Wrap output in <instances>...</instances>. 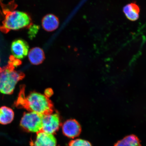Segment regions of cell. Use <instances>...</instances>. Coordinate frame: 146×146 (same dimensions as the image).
Masks as SVG:
<instances>
[{
	"mask_svg": "<svg viewBox=\"0 0 146 146\" xmlns=\"http://www.w3.org/2000/svg\"><path fill=\"white\" fill-rule=\"evenodd\" d=\"M25 91V87H21L19 96L14 103V106L42 115L52 113L53 106L48 98L36 92H31L26 96Z\"/></svg>",
	"mask_w": 146,
	"mask_h": 146,
	"instance_id": "obj_1",
	"label": "cell"
},
{
	"mask_svg": "<svg viewBox=\"0 0 146 146\" xmlns=\"http://www.w3.org/2000/svg\"><path fill=\"white\" fill-rule=\"evenodd\" d=\"M3 9L4 19L0 25V31L7 33L11 30H16L25 27H29L32 25L31 16L26 13L19 11H11L10 7L5 6L1 2Z\"/></svg>",
	"mask_w": 146,
	"mask_h": 146,
	"instance_id": "obj_2",
	"label": "cell"
},
{
	"mask_svg": "<svg viewBox=\"0 0 146 146\" xmlns=\"http://www.w3.org/2000/svg\"><path fill=\"white\" fill-rule=\"evenodd\" d=\"M15 67L9 60L6 66L0 67V92L2 94H12L18 82L24 78L25 74L16 71Z\"/></svg>",
	"mask_w": 146,
	"mask_h": 146,
	"instance_id": "obj_3",
	"label": "cell"
},
{
	"mask_svg": "<svg viewBox=\"0 0 146 146\" xmlns=\"http://www.w3.org/2000/svg\"><path fill=\"white\" fill-rule=\"evenodd\" d=\"M43 116L34 112L25 113L20 121V126L27 132L36 133L41 132Z\"/></svg>",
	"mask_w": 146,
	"mask_h": 146,
	"instance_id": "obj_4",
	"label": "cell"
},
{
	"mask_svg": "<svg viewBox=\"0 0 146 146\" xmlns=\"http://www.w3.org/2000/svg\"><path fill=\"white\" fill-rule=\"evenodd\" d=\"M61 124L60 116L57 113L44 115L42 131L54 135L59 129Z\"/></svg>",
	"mask_w": 146,
	"mask_h": 146,
	"instance_id": "obj_5",
	"label": "cell"
},
{
	"mask_svg": "<svg viewBox=\"0 0 146 146\" xmlns=\"http://www.w3.org/2000/svg\"><path fill=\"white\" fill-rule=\"evenodd\" d=\"M29 45L26 41L18 39L13 42L11 51L13 56L18 59H23L28 54Z\"/></svg>",
	"mask_w": 146,
	"mask_h": 146,
	"instance_id": "obj_6",
	"label": "cell"
},
{
	"mask_svg": "<svg viewBox=\"0 0 146 146\" xmlns=\"http://www.w3.org/2000/svg\"><path fill=\"white\" fill-rule=\"evenodd\" d=\"M81 131V125L75 119L67 120L62 125L63 134L69 138H74L79 136Z\"/></svg>",
	"mask_w": 146,
	"mask_h": 146,
	"instance_id": "obj_7",
	"label": "cell"
},
{
	"mask_svg": "<svg viewBox=\"0 0 146 146\" xmlns=\"http://www.w3.org/2000/svg\"><path fill=\"white\" fill-rule=\"evenodd\" d=\"M31 146H56L57 142L54 135L41 131L36 133L35 139Z\"/></svg>",
	"mask_w": 146,
	"mask_h": 146,
	"instance_id": "obj_8",
	"label": "cell"
},
{
	"mask_svg": "<svg viewBox=\"0 0 146 146\" xmlns=\"http://www.w3.org/2000/svg\"><path fill=\"white\" fill-rule=\"evenodd\" d=\"M59 25V18L53 14L46 15L42 20V27L47 32H51L56 30Z\"/></svg>",
	"mask_w": 146,
	"mask_h": 146,
	"instance_id": "obj_9",
	"label": "cell"
},
{
	"mask_svg": "<svg viewBox=\"0 0 146 146\" xmlns=\"http://www.w3.org/2000/svg\"><path fill=\"white\" fill-rule=\"evenodd\" d=\"M28 58L32 64L38 65L43 62L45 58L44 52L39 47H35L28 53Z\"/></svg>",
	"mask_w": 146,
	"mask_h": 146,
	"instance_id": "obj_10",
	"label": "cell"
},
{
	"mask_svg": "<svg viewBox=\"0 0 146 146\" xmlns=\"http://www.w3.org/2000/svg\"><path fill=\"white\" fill-rule=\"evenodd\" d=\"M123 12L126 17L131 21H135L139 18L140 9L135 3H131L124 6Z\"/></svg>",
	"mask_w": 146,
	"mask_h": 146,
	"instance_id": "obj_11",
	"label": "cell"
},
{
	"mask_svg": "<svg viewBox=\"0 0 146 146\" xmlns=\"http://www.w3.org/2000/svg\"><path fill=\"white\" fill-rule=\"evenodd\" d=\"M14 113L10 108L5 106L0 108V124L6 125L13 121Z\"/></svg>",
	"mask_w": 146,
	"mask_h": 146,
	"instance_id": "obj_12",
	"label": "cell"
},
{
	"mask_svg": "<svg viewBox=\"0 0 146 146\" xmlns=\"http://www.w3.org/2000/svg\"><path fill=\"white\" fill-rule=\"evenodd\" d=\"M114 146H142L141 142L137 137L134 135H131L119 140Z\"/></svg>",
	"mask_w": 146,
	"mask_h": 146,
	"instance_id": "obj_13",
	"label": "cell"
},
{
	"mask_svg": "<svg viewBox=\"0 0 146 146\" xmlns=\"http://www.w3.org/2000/svg\"><path fill=\"white\" fill-rule=\"evenodd\" d=\"M69 146H92L90 142L82 139L72 140L69 143Z\"/></svg>",
	"mask_w": 146,
	"mask_h": 146,
	"instance_id": "obj_14",
	"label": "cell"
},
{
	"mask_svg": "<svg viewBox=\"0 0 146 146\" xmlns=\"http://www.w3.org/2000/svg\"><path fill=\"white\" fill-rule=\"evenodd\" d=\"M29 27V37L31 38L33 37L35 35L36 33L37 32L39 27L35 25H32Z\"/></svg>",
	"mask_w": 146,
	"mask_h": 146,
	"instance_id": "obj_15",
	"label": "cell"
},
{
	"mask_svg": "<svg viewBox=\"0 0 146 146\" xmlns=\"http://www.w3.org/2000/svg\"><path fill=\"white\" fill-rule=\"evenodd\" d=\"M45 96L47 98H49L52 96L53 94V91L52 89L48 88L46 89L45 92Z\"/></svg>",
	"mask_w": 146,
	"mask_h": 146,
	"instance_id": "obj_16",
	"label": "cell"
},
{
	"mask_svg": "<svg viewBox=\"0 0 146 146\" xmlns=\"http://www.w3.org/2000/svg\"><path fill=\"white\" fill-rule=\"evenodd\" d=\"M0 61H1V59H0Z\"/></svg>",
	"mask_w": 146,
	"mask_h": 146,
	"instance_id": "obj_17",
	"label": "cell"
}]
</instances>
